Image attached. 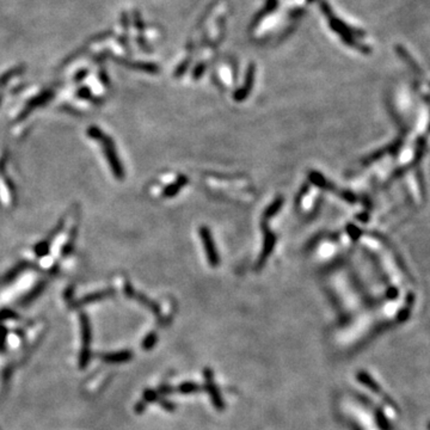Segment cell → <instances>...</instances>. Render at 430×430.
Returning a JSON list of instances; mask_svg holds the SVG:
<instances>
[{"label": "cell", "instance_id": "1", "mask_svg": "<svg viewBox=\"0 0 430 430\" xmlns=\"http://www.w3.org/2000/svg\"><path fill=\"white\" fill-rule=\"evenodd\" d=\"M329 19V25L336 34H338L342 41L348 46L355 48V49L360 50L361 53H371V48L366 44L360 43L356 37L358 36H365V31L358 30V29H354L349 27L348 24H346L344 22L340 21L339 18H337L333 14L327 17Z\"/></svg>", "mask_w": 430, "mask_h": 430}, {"label": "cell", "instance_id": "2", "mask_svg": "<svg viewBox=\"0 0 430 430\" xmlns=\"http://www.w3.org/2000/svg\"><path fill=\"white\" fill-rule=\"evenodd\" d=\"M254 69H256V68H254V65H253V63H251V65L248 66V68H247V72H246V79H245L244 88H243V89H240V90L235 92L234 98H235V100H237V101H243L244 98L246 97V96H247L248 92H250L251 88H252V84H253Z\"/></svg>", "mask_w": 430, "mask_h": 430}, {"label": "cell", "instance_id": "3", "mask_svg": "<svg viewBox=\"0 0 430 430\" xmlns=\"http://www.w3.org/2000/svg\"><path fill=\"white\" fill-rule=\"evenodd\" d=\"M277 6H279V0H268L266 6H264V8L262 9V11L258 12L256 17H254L253 24H256L257 22H260L261 19H262L263 17H266L267 15H270L272 12L275 11Z\"/></svg>", "mask_w": 430, "mask_h": 430}, {"label": "cell", "instance_id": "4", "mask_svg": "<svg viewBox=\"0 0 430 430\" xmlns=\"http://www.w3.org/2000/svg\"><path fill=\"white\" fill-rule=\"evenodd\" d=\"M397 53L399 54V55L404 59V61H406L407 63H409V65H410L411 67H412V68L415 69V71H416L417 73H419V72H420V71H419V68H418V67H417L416 63L413 62V60L411 59V57L409 56V54H407L406 50L404 49V47L398 46V47H397Z\"/></svg>", "mask_w": 430, "mask_h": 430}, {"label": "cell", "instance_id": "5", "mask_svg": "<svg viewBox=\"0 0 430 430\" xmlns=\"http://www.w3.org/2000/svg\"><path fill=\"white\" fill-rule=\"evenodd\" d=\"M206 69V65L205 63H199V65L196 66V68L194 69V78L199 79L201 75H202V73L205 72Z\"/></svg>", "mask_w": 430, "mask_h": 430}, {"label": "cell", "instance_id": "6", "mask_svg": "<svg viewBox=\"0 0 430 430\" xmlns=\"http://www.w3.org/2000/svg\"><path fill=\"white\" fill-rule=\"evenodd\" d=\"M188 65H189V60H187V61H184L183 63H182V65H181L180 67H178V69L176 71V75H180L181 73H184V72H186V69H187Z\"/></svg>", "mask_w": 430, "mask_h": 430}, {"label": "cell", "instance_id": "7", "mask_svg": "<svg viewBox=\"0 0 430 430\" xmlns=\"http://www.w3.org/2000/svg\"><path fill=\"white\" fill-rule=\"evenodd\" d=\"M135 25L139 28V30H143V28H145V25L141 22V18H140V16L138 12L135 14Z\"/></svg>", "mask_w": 430, "mask_h": 430}, {"label": "cell", "instance_id": "8", "mask_svg": "<svg viewBox=\"0 0 430 430\" xmlns=\"http://www.w3.org/2000/svg\"><path fill=\"white\" fill-rule=\"evenodd\" d=\"M313 2H315V0H307V3H310V4H311V3H313Z\"/></svg>", "mask_w": 430, "mask_h": 430}, {"label": "cell", "instance_id": "9", "mask_svg": "<svg viewBox=\"0 0 430 430\" xmlns=\"http://www.w3.org/2000/svg\"><path fill=\"white\" fill-rule=\"evenodd\" d=\"M429 429H430V424H429Z\"/></svg>", "mask_w": 430, "mask_h": 430}]
</instances>
